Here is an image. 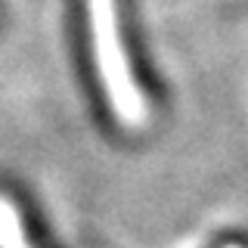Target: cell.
<instances>
[{"instance_id": "6da1fadb", "label": "cell", "mask_w": 248, "mask_h": 248, "mask_svg": "<svg viewBox=\"0 0 248 248\" xmlns=\"http://www.w3.org/2000/svg\"><path fill=\"white\" fill-rule=\"evenodd\" d=\"M78 13L84 22V34H87L93 68H96V84L103 87L108 112L115 115L121 127H143L146 96L134 78L127 46L121 37L118 0H78Z\"/></svg>"}, {"instance_id": "7a4b0ae2", "label": "cell", "mask_w": 248, "mask_h": 248, "mask_svg": "<svg viewBox=\"0 0 248 248\" xmlns=\"http://www.w3.org/2000/svg\"><path fill=\"white\" fill-rule=\"evenodd\" d=\"M0 248H31L22 230V217L13 208V202L0 196Z\"/></svg>"}]
</instances>
